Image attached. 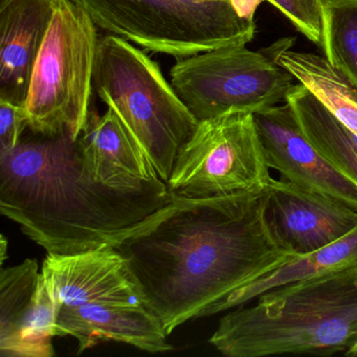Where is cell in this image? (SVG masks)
<instances>
[{
	"label": "cell",
	"mask_w": 357,
	"mask_h": 357,
	"mask_svg": "<svg viewBox=\"0 0 357 357\" xmlns=\"http://www.w3.org/2000/svg\"><path fill=\"white\" fill-rule=\"evenodd\" d=\"M269 193L267 183L231 195L172 196L116 246L144 306L168 335L188 321L220 312L236 290L296 257L278 244L267 225Z\"/></svg>",
	"instance_id": "6da1fadb"
},
{
	"label": "cell",
	"mask_w": 357,
	"mask_h": 357,
	"mask_svg": "<svg viewBox=\"0 0 357 357\" xmlns=\"http://www.w3.org/2000/svg\"><path fill=\"white\" fill-rule=\"evenodd\" d=\"M171 200L162 179L133 187L97 181L68 132L28 129L0 152V212L47 254L116 248Z\"/></svg>",
	"instance_id": "7a4b0ae2"
},
{
	"label": "cell",
	"mask_w": 357,
	"mask_h": 357,
	"mask_svg": "<svg viewBox=\"0 0 357 357\" xmlns=\"http://www.w3.org/2000/svg\"><path fill=\"white\" fill-rule=\"evenodd\" d=\"M221 317L208 342L229 357L346 354L357 344V266L268 290Z\"/></svg>",
	"instance_id": "3957f363"
},
{
	"label": "cell",
	"mask_w": 357,
	"mask_h": 357,
	"mask_svg": "<svg viewBox=\"0 0 357 357\" xmlns=\"http://www.w3.org/2000/svg\"><path fill=\"white\" fill-rule=\"evenodd\" d=\"M93 89L120 116L164 183L198 121L167 81L158 62L126 39H100Z\"/></svg>",
	"instance_id": "277c9868"
},
{
	"label": "cell",
	"mask_w": 357,
	"mask_h": 357,
	"mask_svg": "<svg viewBox=\"0 0 357 357\" xmlns=\"http://www.w3.org/2000/svg\"><path fill=\"white\" fill-rule=\"evenodd\" d=\"M96 26L154 53L179 58L246 45L260 0H72Z\"/></svg>",
	"instance_id": "5b68a950"
},
{
	"label": "cell",
	"mask_w": 357,
	"mask_h": 357,
	"mask_svg": "<svg viewBox=\"0 0 357 357\" xmlns=\"http://www.w3.org/2000/svg\"><path fill=\"white\" fill-rule=\"evenodd\" d=\"M97 28L72 0H57L24 104L29 130L78 139L95 91Z\"/></svg>",
	"instance_id": "8992f818"
},
{
	"label": "cell",
	"mask_w": 357,
	"mask_h": 357,
	"mask_svg": "<svg viewBox=\"0 0 357 357\" xmlns=\"http://www.w3.org/2000/svg\"><path fill=\"white\" fill-rule=\"evenodd\" d=\"M171 84L198 122L256 114L286 99L294 77L266 53L231 45L179 58Z\"/></svg>",
	"instance_id": "52a82bcc"
},
{
	"label": "cell",
	"mask_w": 357,
	"mask_h": 357,
	"mask_svg": "<svg viewBox=\"0 0 357 357\" xmlns=\"http://www.w3.org/2000/svg\"><path fill=\"white\" fill-rule=\"evenodd\" d=\"M269 169L254 114H225L198 122L167 187L175 197L231 195L267 185Z\"/></svg>",
	"instance_id": "ba28073f"
},
{
	"label": "cell",
	"mask_w": 357,
	"mask_h": 357,
	"mask_svg": "<svg viewBox=\"0 0 357 357\" xmlns=\"http://www.w3.org/2000/svg\"><path fill=\"white\" fill-rule=\"evenodd\" d=\"M267 225L275 241L294 256L329 245L357 227V210L337 198L284 179L268 181Z\"/></svg>",
	"instance_id": "9c48e42d"
},
{
	"label": "cell",
	"mask_w": 357,
	"mask_h": 357,
	"mask_svg": "<svg viewBox=\"0 0 357 357\" xmlns=\"http://www.w3.org/2000/svg\"><path fill=\"white\" fill-rule=\"evenodd\" d=\"M269 168L284 181L327 194L357 210V185L336 170L312 145L286 102L254 114Z\"/></svg>",
	"instance_id": "30bf717a"
},
{
	"label": "cell",
	"mask_w": 357,
	"mask_h": 357,
	"mask_svg": "<svg viewBox=\"0 0 357 357\" xmlns=\"http://www.w3.org/2000/svg\"><path fill=\"white\" fill-rule=\"evenodd\" d=\"M41 273L58 307L143 304L128 262L114 246L47 254Z\"/></svg>",
	"instance_id": "8fae6325"
},
{
	"label": "cell",
	"mask_w": 357,
	"mask_h": 357,
	"mask_svg": "<svg viewBox=\"0 0 357 357\" xmlns=\"http://www.w3.org/2000/svg\"><path fill=\"white\" fill-rule=\"evenodd\" d=\"M66 335L78 340V354L102 342H122L149 353L174 349L162 321L143 304L60 306L55 336Z\"/></svg>",
	"instance_id": "7c38bea8"
},
{
	"label": "cell",
	"mask_w": 357,
	"mask_h": 357,
	"mask_svg": "<svg viewBox=\"0 0 357 357\" xmlns=\"http://www.w3.org/2000/svg\"><path fill=\"white\" fill-rule=\"evenodd\" d=\"M57 0H1L0 100L24 106Z\"/></svg>",
	"instance_id": "4fadbf2b"
},
{
	"label": "cell",
	"mask_w": 357,
	"mask_h": 357,
	"mask_svg": "<svg viewBox=\"0 0 357 357\" xmlns=\"http://www.w3.org/2000/svg\"><path fill=\"white\" fill-rule=\"evenodd\" d=\"M106 107L103 114L91 108L76 139L87 171L97 181L114 187L160 179L118 114Z\"/></svg>",
	"instance_id": "5bb4252c"
},
{
	"label": "cell",
	"mask_w": 357,
	"mask_h": 357,
	"mask_svg": "<svg viewBox=\"0 0 357 357\" xmlns=\"http://www.w3.org/2000/svg\"><path fill=\"white\" fill-rule=\"evenodd\" d=\"M292 39L278 41L267 55L306 86L357 137V89L325 57L292 51Z\"/></svg>",
	"instance_id": "9a60e30c"
},
{
	"label": "cell",
	"mask_w": 357,
	"mask_h": 357,
	"mask_svg": "<svg viewBox=\"0 0 357 357\" xmlns=\"http://www.w3.org/2000/svg\"><path fill=\"white\" fill-rule=\"evenodd\" d=\"M354 266H357V227L342 239L314 252L294 257L281 266L236 290L221 305L220 312L243 306L268 290Z\"/></svg>",
	"instance_id": "2e32d148"
},
{
	"label": "cell",
	"mask_w": 357,
	"mask_h": 357,
	"mask_svg": "<svg viewBox=\"0 0 357 357\" xmlns=\"http://www.w3.org/2000/svg\"><path fill=\"white\" fill-rule=\"evenodd\" d=\"M285 102L319 153L357 185V137L301 83L290 89Z\"/></svg>",
	"instance_id": "e0dca14e"
},
{
	"label": "cell",
	"mask_w": 357,
	"mask_h": 357,
	"mask_svg": "<svg viewBox=\"0 0 357 357\" xmlns=\"http://www.w3.org/2000/svg\"><path fill=\"white\" fill-rule=\"evenodd\" d=\"M325 58L357 89V0H321Z\"/></svg>",
	"instance_id": "ac0fdd59"
},
{
	"label": "cell",
	"mask_w": 357,
	"mask_h": 357,
	"mask_svg": "<svg viewBox=\"0 0 357 357\" xmlns=\"http://www.w3.org/2000/svg\"><path fill=\"white\" fill-rule=\"evenodd\" d=\"M58 304L40 273L32 305L15 337L0 349L1 357H52Z\"/></svg>",
	"instance_id": "d6986e66"
},
{
	"label": "cell",
	"mask_w": 357,
	"mask_h": 357,
	"mask_svg": "<svg viewBox=\"0 0 357 357\" xmlns=\"http://www.w3.org/2000/svg\"><path fill=\"white\" fill-rule=\"evenodd\" d=\"M38 262L26 259L0 273V349L17 334L34 298L38 285Z\"/></svg>",
	"instance_id": "ffe728a7"
},
{
	"label": "cell",
	"mask_w": 357,
	"mask_h": 357,
	"mask_svg": "<svg viewBox=\"0 0 357 357\" xmlns=\"http://www.w3.org/2000/svg\"><path fill=\"white\" fill-rule=\"evenodd\" d=\"M284 14L309 40L321 47L323 13L321 0H266Z\"/></svg>",
	"instance_id": "44dd1931"
},
{
	"label": "cell",
	"mask_w": 357,
	"mask_h": 357,
	"mask_svg": "<svg viewBox=\"0 0 357 357\" xmlns=\"http://www.w3.org/2000/svg\"><path fill=\"white\" fill-rule=\"evenodd\" d=\"M28 130L24 106L0 100V152L14 149Z\"/></svg>",
	"instance_id": "7402d4cb"
},
{
	"label": "cell",
	"mask_w": 357,
	"mask_h": 357,
	"mask_svg": "<svg viewBox=\"0 0 357 357\" xmlns=\"http://www.w3.org/2000/svg\"><path fill=\"white\" fill-rule=\"evenodd\" d=\"M8 240L5 235H1V252H0V264L3 266L6 259H7Z\"/></svg>",
	"instance_id": "603a6c76"
},
{
	"label": "cell",
	"mask_w": 357,
	"mask_h": 357,
	"mask_svg": "<svg viewBox=\"0 0 357 357\" xmlns=\"http://www.w3.org/2000/svg\"><path fill=\"white\" fill-rule=\"evenodd\" d=\"M348 356H357V344H355L353 348H351L348 352L346 353Z\"/></svg>",
	"instance_id": "cb8c5ba5"
},
{
	"label": "cell",
	"mask_w": 357,
	"mask_h": 357,
	"mask_svg": "<svg viewBox=\"0 0 357 357\" xmlns=\"http://www.w3.org/2000/svg\"></svg>",
	"instance_id": "d4e9b609"
}]
</instances>
